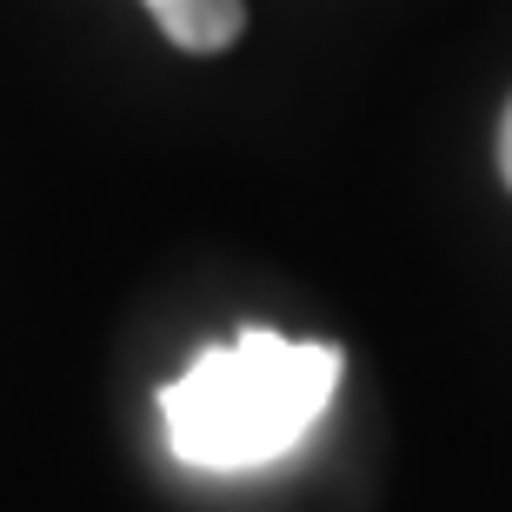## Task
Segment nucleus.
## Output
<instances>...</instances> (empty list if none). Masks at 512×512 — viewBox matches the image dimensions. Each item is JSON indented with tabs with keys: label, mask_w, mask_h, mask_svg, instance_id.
<instances>
[{
	"label": "nucleus",
	"mask_w": 512,
	"mask_h": 512,
	"mask_svg": "<svg viewBox=\"0 0 512 512\" xmlns=\"http://www.w3.org/2000/svg\"><path fill=\"white\" fill-rule=\"evenodd\" d=\"M346 353L333 340H286L273 326H240L233 340L200 346L160 386V426L193 473H253L273 466L326 419Z\"/></svg>",
	"instance_id": "f257e3e1"
},
{
	"label": "nucleus",
	"mask_w": 512,
	"mask_h": 512,
	"mask_svg": "<svg viewBox=\"0 0 512 512\" xmlns=\"http://www.w3.org/2000/svg\"><path fill=\"white\" fill-rule=\"evenodd\" d=\"M180 54H227L247 34V0H140Z\"/></svg>",
	"instance_id": "f03ea898"
},
{
	"label": "nucleus",
	"mask_w": 512,
	"mask_h": 512,
	"mask_svg": "<svg viewBox=\"0 0 512 512\" xmlns=\"http://www.w3.org/2000/svg\"><path fill=\"white\" fill-rule=\"evenodd\" d=\"M499 180L512 187V100H506V114H499Z\"/></svg>",
	"instance_id": "7ed1b4c3"
}]
</instances>
